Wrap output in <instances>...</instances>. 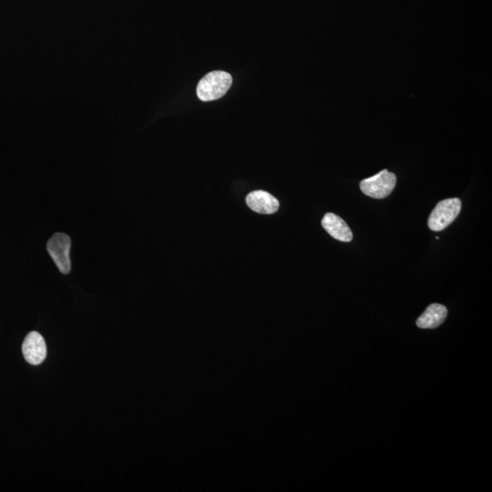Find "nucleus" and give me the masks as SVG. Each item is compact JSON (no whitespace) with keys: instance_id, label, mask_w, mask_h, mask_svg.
Segmentation results:
<instances>
[{"instance_id":"nucleus-1","label":"nucleus","mask_w":492,"mask_h":492,"mask_svg":"<svg viewBox=\"0 0 492 492\" xmlns=\"http://www.w3.org/2000/svg\"><path fill=\"white\" fill-rule=\"evenodd\" d=\"M232 78L228 72H210L200 81L197 86V96L203 101H212L224 97L231 88Z\"/></svg>"},{"instance_id":"nucleus-2","label":"nucleus","mask_w":492,"mask_h":492,"mask_svg":"<svg viewBox=\"0 0 492 492\" xmlns=\"http://www.w3.org/2000/svg\"><path fill=\"white\" fill-rule=\"evenodd\" d=\"M461 211V201L458 198L443 200L429 215V228L434 232L443 231L455 221Z\"/></svg>"},{"instance_id":"nucleus-3","label":"nucleus","mask_w":492,"mask_h":492,"mask_svg":"<svg viewBox=\"0 0 492 492\" xmlns=\"http://www.w3.org/2000/svg\"><path fill=\"white\" fill-rule=\"evenodd\" d=\"M396 183V176L388 170H383L376 175L361 180L360 189L367 196L384 199L391 195Z\"/></svg>"},{"instance_id":"nucleus-4","label":"nucleus","mask_w":492,"mask_h":492,"mask_svg":"<svg viewBox=\"0 0 492 492\" xmlns=\"http://www.w3.org/2000/svg\"><path fill=\"white\" fill-rule=\"evenodd\" d=\"M71 245L70 236L62 234V232H57L52 236L47 245L49 255L57 265L61 273L64 275L70 274L71 270Z\"/></svg>"},{"instance_id":"nucleus-5","label":"nucleus","mask_w":492,"mask_h":492,"mask_svg":"<svg viewBox=\"0 0 492 492\" xmlns=\"http://www.w3.org/2000/svg\"><path fill=\"white\" fill-rule=\"evenodd\" d=\"M22 353L31 365H41L47 357V346L43 337L36 331L29 333L23 342Z\"/></svg>"},{"instance_id":"nucleus-6","label":"nucleus","mask_w":492,"mask_h":492,"mask_svg":"<svg viewBox=\"0 0 492 492\" xmlns=\"http://www.w3.org/2000/svg\"><path fill=\"white\" fill-rule=\"evenodd\" d=\"M246 203L252 211L261 215H272L279 209V202L275 197L265 191H255L246 197Z\"/></svg>"},{"instance_id":"nucleus-7","label":"nucleus","mask_w":492,"mask_h":492,"mask_svg":"<svg viewBox=\"0 0 492 492\" xmlns=\"http://www.w3.org/2000/svg\"><path fill=\"white\" fill-rule=\"evenodd\" d=\"M322 226L336 240L346 242L352 241L353 234L349 225L334 213L328 212L324 216Z\"/></svg>"},{"instance_id":"nucleus-8","label":"nucleus","mask_w":492,"mask_h":492,"mask_svg":"<svg viewBox=\"0 0 492 492\" xmlns=\"http://www.w3.org/2000/svg\"><path fill=\"white\" fill-rule=\"evenodd\" d=\"M448 316V309L441 304H432L423 312L416 320V326L423 329L437 328L444 322Z\"/></svg>"}]
</instances>
